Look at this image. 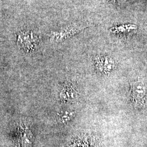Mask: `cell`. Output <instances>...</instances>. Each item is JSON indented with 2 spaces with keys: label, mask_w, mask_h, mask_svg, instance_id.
<instances>
[{
  "label": "cell",
  "mask_w": 147,
  "mask_h": 147,
  "mask_svg": "<svg viewBox=\"0 0 147 147\" xmlns=\"http://www.w3.org/2000/svg\"><path fill=\"white\" fill-rule=\"evenodd\" d=\"M86 27L72 25L67 27L59 31L52 32L51 34V39L53 41L59 42L73 36L79 32L84 30Z\"/></svg>",
  "instance_id": "cell-1"
},
{
  "label": "cell",
  "mask_w": 147,
  "mask_h": 147,
  "mask_svg": "<svg viewBox=\"0 0 147 147\" xmlns=\"http://www.w3.org/2000/svg\"><path fill=\"white\" fill-rule=\"evenodd\" d=\"M138 27L136 24H125L111 27L110 31L113 34L121 36H126L138 31Z\"/></svg>",
  "instance_id": "cell-2"
},
{
  "label": "cell",
  "mask_w": 147,
  "mask_h": 147,
  "mask_svg": "<svg viewBox=\"0 0 147 147\" xmlns=\"http://www.w3.org/2000/svg\"><path fill=\"white\" fill-rule=\"evenodd\" d=\"M36 41H37V37L32 31H24L19 33L18 42L26 49H31L34 47Z\"/></svg>",
  "instance_id": "cell-3"
},
{
  "label": "cell",
  "mask_w": 147,
  "mask_h": 147,
  "mask_svg": "<svg viewBox=\"0 0 147 147\" xmlns=\"http://www.w3.org/2000/svg\"><path fill=\"white\" fill-rule=\"evenodd\" d=\"M132 92L134 100L137 102H140L143 100L146 95V89L142 82L137 81L132 84Z\"/></svg>",
  "instance_id": "cell-4"
},
{
  "label": "cell",
  "mask_w": 147,
  "mask_h": 147,
  "mask_svg": "<svg viewBox=\"0 0 147 147\" xmlns=\"http://www.w3.org/2000/svg\"><path fill=\"white\" fill-rule=\"evenodd\" d=\"M100 68L105 73H110L115 68V61L110 56H105L100 58L99 62Z\"/></svg>",
  "instance_id": "cell-5"
},
{
  "label": "cell",
  "mask_w": 147,
  "mask_h": 147,
  "mask_svg": "<svg viewBox=\"0 0 147 147\" xmlns=\"http://www.w3.org/2000/svg\"><path fill=\"white\" fill-rule=\"evenodd\" d=\"M75 115V112L71 110H63L58 112L57 119L61 123H67L73 118Z\"/></svg>",
  "instance_id": "cell-6"
},
{
  "label": "cell",
  "mask_w": 147,
  "mask_h": 147,
  "mask_svg": "<svg viewBox=\"0 0 147 147\" xmlns=\"http://www.w3.org/2000/svg\"><path fill=\"white\" fill-rule=\"evenodd\" d=\"M77 96L76 91L73 88L69 86L65 87L61 93V98L64 100H74L76 99Z\"/></svg>",
  "instance_id": "cell-7"
}]
</instances>
